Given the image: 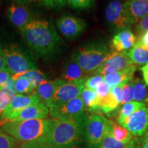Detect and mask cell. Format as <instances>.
Here are the masks:
<instances>
[{
  "instance_id": "1",
  "label": "cell",
  "mask_w": 148,
  "mask_h": 148,
  "mask_svg": "<svg viewBox=\"0 0 148 148\" xmlns=\"http://www.w3.org/2000/svg\"><path fill=\"white\" fill-rule=\"evenodd\" d=\"M20 29L27 45L39 56L52 53L60 41L55 27L45 20H32Z\"/></svg>"
},
{
  "instance_id": "2",
  "label": "cell",
  "mask_w": 148,
  "mask_h": 148,
  "mask_svg": "<svg viewBox=\"0 0 148 148\" xmlns=\"http://www.w3.org/2000/svg\"><path fill=\"white\" fill-rule=\"evenodd\" d=\"M84 122L49 119L48 145L50 148H77L84 136Z\"/></svg>"
},
{
  "instance_id": "3",
  "label": "cell",
  "mask_w": 148,
  "mask_h": 148,
  "mask_svg": "<svg viewBox=\"0 0 148 148\" xmlns=\"http://www.w3.org/2000/svg\"><path fill=\"white\" fill-rule=\"evenodd\" d=\"M48 127L49 119H36L5 122L1 126V130L23 143H47Z\"/></svg>"
},
{
  "instance_id": "4",
  "label": "cell",
  "mask_w": 148,
  "mask_h": 148,
  "mask_svg": "<svg viewBox=\"0 0 148 148\" xmlns=\"http://www.w3.org/2000/svg\"><path fill=\"white\" fill-rule=\"evenodd\" d=\"M109 50L102 43H92L79 48L74 53L73 60L90 74L96 73L108 57Z\"/></svg>"
},
{
  "instance_id": "5",
  "label": "cell",
  "mask_w": 148,
  "mask_h": 148,
  "mask_svg": "<svg viewBox=\"0 0 148 148\" xmlns=\"http://www.w3.org/2000/svg\"><path fill=\"white\" fill-rule=\"evenodd\" d=\"M1 50L7 69L12 75L36 69L34 63L16 45L1 46Z\"/></svg>"
},
{
  "instance_id": "6",
  "label": "cell",
  "mask_w": 148,
  "mask_h": 148,
  "mask_svg": "<svg viewBox=\"0 0 148 148\" xmlns=\"http://www.w3.org/2000/svg\"><path fill=\"white\" fill-rule=\"evenodd\" d=\"M49 110L52 118L61 121L83 123L88 116L85 113L86 108L80 96L60 106L49 108Z\"/></svg>"
},
{
  "instance_id": "7",
  "label": "cell",
  "mask_w": 148,
  "mask_h": 148,
  "mask_svg": "<svg viewBox=\"0 0 148 148\" xmlns=\"http://www.w3.org/2000/svg\"><path fill=\"white\" fill-rule=\"evenodd\" d=\"M109 122L101 114L87 116L84 125V135L88 148H99Z\"/></svg>"
},
{
  "instance_id": "8",
  "label": "cell",
  "mask_w": 148,
  "mask_h": 148,
  "mask_svg": "<svg viewBox=\"0 0 148 148\" xmlns=\"http://www.w3.org/2000/svg\"><path fill=\"white\" fill-rule=\"evenodd\" d=\"M85 81L68 82L58 79V87L48 108L60 106L80 96L84 88Z\"/></svg>"
},
{
  "instance_id": "9",
  "label": "cell",
  "mask_w": 148,
  "mask_h": 148,
  "mask_svg": "<svg viewBox=\"0 0 148 148\" xmlns=\"http://www.w3.org/2000/svg\"><path fill=\"white\" fill-rule=\"evenodd\" d=\"M117 123L127 128L134 136H141L148 128V106L145 105Z\"/></svg>"
},
{
  "instance_id": "10",
  "label": "cell",
  "mask_w": 148,
  "mask_h": 148,
  "mask_svg": "<svg viewBox=\"0 0 148 148\" xmlns=\"http://www.w3.org/2000/svg\"><path fill=\"white\" fill-rule=\"evenodd\" d=\"M105 16L109 25L114 30H123L132 25L123 3L117 0L110 1L107 5Z\"/></svg>"
},
{
  "instance_id": "11",
  "label": "cell",
  "mask_w": 148,
  "mask_h": 148,
  "mask_svg": "<svg viewBox=\"0 0 148 148\" xmlns=\"http://www.w3.org/2000/svg\"><path fill=\"white\" fill-rule=\"evenodd\" d=\"M134 65L135 64L129 57L127 52L112 51L108 53L106 60L97 69L95 73L100 74L104 76L107 74L128 69Z\"/></svg>"
},
{
  "instance_id": "12",
  "label": "cell",
  "mask_w": 148,
  "mask_h": 148,
  "mask_svg": "<svg viewBox=\"0 0 148 148\" xmlns=\"http://www.w3.org/2000/svg\"><path fill=\"white\" fill-rule=\"evenodd\" d=\"M40 102L36 95L32 93L29 95H23L16 94L13 99L10 101L4 112L0 116V125L2 126L3 123L8 121V118L18 111L22 110L27 107L37 104Z\"/></svg>"
},
{
  "instance_id": "13",
  "label": "cell",
  "mask_w": 148,
  "mask_h": 148,
  "mask_svg": "<svg viewBox=\"0 0 148 148\" xmlns=\"http://www.w3.org/2000/svg\"><path fill=\"white\" fill-rule=\"evenodd\" d=\"M60 32L68 38H74L83 32L85 23L80 18L73 16H62L57 20Z\"/></svg>"
},
{
  "instance_id": "14",
  "label": "cell",
  "mask_w": 148,
  "mask_h": 148,
  "mask_svg": "<svg viewBox=\"0 0 148 148\" xmlns=\"http://www.w3.org/2000/svg\"><path fill=\"white\" fill-rule=\"evenodd\" d=\"M49 114V110L44 103L40 102L37 104L28 106L22 110L12 114L8 118V121H25L29 119H44Z\"/></svg>"
},
{
  "instance_id": "15",
  "label": "cell",
  "mask_w": 148,
  "mask_h": 148,
  "mask_svg": "<svg viewBox=\"0 0 148 148\" xmlns=\"http://www.w3.org/2000/svg\"><path fill=\"white\" fill-rule=\"evenodd\" d=\"M123 7L132 25L148 14V0H127Z\"/></svg>"
},
{
  "instance_id": "16",
  "label": "cell",
  "mask_w": 148,
  "mask_h": 148,
  "mask_svg": "<svg viewBox=\"0 0 148 148\" xmlns=\"http://www.w3.org/2000/svg\"><path fill=\"white\" fill-rule=\"evenodd\" d=\"M8 15L11 23L20 29L32 21L28 8L20 3H12L8 9Z\"/></svg>"
},
{
  "instance_id": "17",
  "label": "cell",
  "mask_w": 148,
  "mask_h": 148,
  "mask_svg": "<svg viewBox=\"0 0 148 148\" xmlns=\"http://www.w3.org/2000/svg\"><path fill=\"white\" fill-rule=\"evenodd\" d=\"M136 37L132 31L125 29L114 35L110 42V47L115 51L123 52L131 49L136 42Z\"/></svg>"
},
{
  "instance_id": "18",
  "label": "cell",
  "mask_w": 148,
  "mask_h": 148,
  "mask_svg": "<svg viewBox=\"0 0 148 148\" xmlns=\"http://www.w3.org/2000/svg\"><path fill=\"white\" fill-rule=\"evenodd\" d=\"M58 85V79L46 81L35 88L32 93L36 95L40 101L49 108Z\"/></svg>"
},
{
  "instance_id": "19",
  "label": "cell",
  "mask_w": 148,
  "mask_h": 148,
  "mask_svg": "<svg viewBox=\"0 0 148 148\" xmlns=\"http://www.w3.org/2000/svg\"><path fill=\"white\" fill-rule=\"evenodd\" d=\"M88 74L75 60L69 62L64 68L61 77L62 80L68 82L85 81L88 78Z\"/></svg>"
},
{
  "instance_id": "20",
  "label": "cell",
  "mask_w": 148,
  "mask_h": 148,
  "mask_svg": "<svg viewBox=\"0 0 148 148\" xmlns=\"http://www.w3.org/2000/svg\"><path fill=\"white\" fill-rule=\"evenodd\" d=\"M135 71H136V66L134 65L125 70L107 74L104 75V82L111 88L119 84H124L129 81L132 80Z\"/></svg>"
},
{
  "instance_id": "21",
  "label": "cell",
  "mask_w": 148,
  "mask_h": 148,
  "mask_svg": "<svg viewBox=\"0 0 148 148\" xmlns=\"http://www.w3.org/2000/svg\"><path fill=\"white\" fill-rule=\"evenodd\" d=\"M127 54L134 64L143 65L148 62V49L136 41Z\"/></svg>"
},
{
  "instance_id": "22",
  "label": "cell",
  "mask_w": 148,
  "mask_h": 148,
  "mask_svg": "<svg viewBox=\"0 0 148 148\" xmlns=\"http://www.w3.org/2000/svg\"><path fill=\"white\" fill-rule=\"evenodd\" d=\"M80 97L86 110L90 112H95L98 110L99 99L95 90L84 87L81 92Z\"/></svg>"
},
{
  "instance_id": "23",
  "label": "cell",
  "mask_w": 148,
  "mask_h": 148,
  "mask_svg": "<svg viewBox=\"0 0 148 148\" xmlns=\"http://www.w3.org/2000/svg\"><path fill=\"white\" fill-rule=\"evenodd\" d=\"M132 141L129 143H123L116 140L112 135V125H111V121H110L107 125L103 139L99 146V148H127L130 145Z\"/></svg>"
},
{
  "instance_id": "24",
  "label": "cell",
  "mask_w": 148,
  "mask_h": 148,
  "mask_svg": "<svg viewBox=\"0 0 148 148\" xmlns=\"http://www.w3.org/2000/svg\"><path fill=\"white\" fill-rule=\"evenodd\" d=\"M112 132L114 138L116 140L123 143H129L135 138V136L125 127L118 123L111 121Z\"/></svg>"
},
{
  "instance_id": "25",
  "label": "cell",
  "mask_w": 148,
  "mask_h": 148,
  "mask_svg": "<svg viewBox=\"0 0 148 148\" xmlns=\"http://www.w3.org/2000/svg\"><path fill=\"white\" fill-rule=\"evenodd\" d=\"M26 77V78L29 79L33 83V84L34 85V86L36 88L38 86H39L40 84H41L47 81L45 74L42 73L41 71L38 69L30 70V71L23 72V73H17L15 74V75H12V76L14 80H15L16 79H17L18 77Z\"/></svg>"
},
{
  "instance_id": "26",
  "label": "cell",
  "mask_w": 148,
  "mask_h": 148,
  "mask_svg": "<svg viewBox=\"0 0 148 148\" xmlns=\"http://www.w3.org/2000/svg\"><path fill=\"white\" fill-rule=\"evenodd\" d=\"M134 84V101L147 105L148 103V89L145 82L139 78L133 80Z\"/></svg>"
},
{
  "instance_id": "27",
  "label": "cell",
  "mask_w": 148,
  "mask_h": 148,
  "mask_svg": "<svg viewBox=\"0 0 148 148\" xmlns=\"http://www.w3.org/2000/svg\"><path fill=\"white\" fill-rule=\"evenodd\" d=\"M120 103L111 92L106 97L100 98L98 103V110L105 114L110 113V112L117 108Z\"/></svg>"
},
{
  "instance_id": "28",
  "label": "cell",
  "mask_w": 148,
  "mask_h": 148,
  "mask_svg": "<svg viewBox=\"0 0 148 148\" xmlns=\"http://www.w3.org/2000/svg\"><path fill=\"white\" fill-rule=\"evenodd\" d=\"M14 84L16 94L19 95L33 92L36 88L33 83L26 77H18L14 80Z\"/></svg>"
},
{
  "instance_id": "29",
  "label": "cell",
  "mask_w": 148,
  "mask_h": 148,
  "mask_svg": "<svg viewBox=\"0 0 148 148\" xmlns=\"http://www.w3.org/2000/svg\"><path fill=\"white\" fill-rule=\"evenodd\" d=\"M144 106H145V104H144V103L134 101L124 103L120 109L119 115L117 116V120L123 119L124 118L127 117L133 112H134L135 111L138 110Z\"/></svg>"
},
{
  "instance_id": "30",
  "label": "cell",
  "mask_w": 148,
  "mask_h": 148,
  "mask_svg": "<svg viewBox=\"0 0 148 148\" xmlns=\"http://www.w3.org/2000/svg\"><path fill=\"white\" fill-rule=\"evenodd\" d=\"M134 84L133 80H130L124 84L123 86V99L121 104L131 102L134 100Z\"/></svg>"
},
{
  "instance_id": "31",
  "label": "cell",
  "mask_w": 148,
  "mask_h": 148,
  "mask_svg": "<svg viewBox=\"0 0 148 148\" xmlns=\"http://www.w3.org/2000/svg\"><path fill=\"white\" fill-rule=\"evenodd\" d=\"M104 82V76L100 74L88 77L84 82V87L95 90L99 85Z\"/></svg>"
},
{
  "instance_id": "32",
  "label": "cell",
  "mask_w": 148,
  "mask_h": 148,
  "mask_svg": "<svg viewBox=\"0 0 148 148\" xmlns=\"http://www.w3.org/2000/svg\"><path fill=\"white\" fill-rule=\"evenodd\" d=\"M16 139L0 130V148H16Z\"/></svg>"
},
{
  "instance_id": "33",
  "label": "cell",
  "mask_w": 148,
  "mask_h": 148,
  "mask_svg": "<svg viewBox=\"0 0 148 148\" xmlns=\"http://www.w3.org/2000/svg\"><path fill=\"white\" fill-rule=\"evenodd\" d=\"M94 0H67L68 5L75 9L90 8L93 3Z\"/></svg>"
},
{
  "instance_id": "34",
  "label": "cell",
  "mask_w": 148,
  "mask_h": 148,
  "mask_svg": "<svg viewBox=\"0 0 148 148\" xmlns=\"http://www.w3.org/2000/svg\"><path fill=\"white\" fill-rule=\"evenodd\" d=\"M0 90H1L5 94H6V95L10 97L11 100H12L14 96L16 95L15 84H14V80L13 78L11 77L9 79L8 82H6V84H5Z\"/></svg>"
},
{
  "instance_id": "35",
  "label": "cell",
  "mask_w": 148,
  "mask_h": 148,
  "mask_svg": "<svg viewBox=\"0 0 148 148\" xmlns=\"http://www.w3.org/2000/svg\"><path fill=\"white\" fill-rule=\"evenodd\" d=\"M148 31V14L143 16L139 21L138 22L136 27V32L137 33L138 36H140L144 32Z\"/></svg>"
},
{
  "instance_id": "36",
  "label": "cell",
  "mask_w": 148,
  "mask_h": 148,
  "mask_svg": "<svg viewBox=\"0 0 148 148\" xmlns=\"http://www.w3.org/2000/svg\"><path fill=\"white\" fill-rule=\"evenodd\" d=\"M95 90L96 93H97L98 97L100 99V98L106 97V96H107L109 93H110L111 90V87L104 82L101 85H99Z\"/></svg>"
},
{
  "instance_id": "37",
  "label": "cell",
  "mask_w": 148,
  "mask_h": 148,
  "mask_svg": "<svg viewBox=\"0 0 148 148\" xmlns=\"http://www.w3.org/2000/svg\"><path fill=\"white\" fill-rule=\"evenodd\" d=\"M11 99L6 94H5L2 90H0V116L4 112L8 103H10Z\"/></svg>"
},
{
  "instance_id": "38",
  "label": "cell",
  "mask_w": 148,
  "mask_h": 148,
  "mask_svg": "<svg viewBox=\"0 0 148 148\" xmlns=\"http://www.w3.org/2000/svg\"><path fill=\"white\" fill-rule=\"evenodd\" d=\"M124 84H125V83H124ZM124 84H121L118 85V86L112 87L110 90L111 93L117 99L120 104L121 103L122 99H123V86Z\"/></svg>"
},
{
  "instance_id": "39",
  "label": "cell",
  "mask_w": 148,
  "mask_h": 148,
  "mask_svg": "<svg viewBox=\"0 0 148 148\" xmlns=\"http://www.w3.org/2000/svg\"><path fill=\"white\" fill-rule=\"evenodd\" d=\"M67 0H46V5L50 8H61L65 5Z\"/></svg>"
},
{
  "instance_id": "40",
  "label": "cell",
  "mask_w": 148,
  "mask_h": 148,
  "mask_svg": "<svg viewBox=\"0 0 148 148\" xmlns=\"http://www.w3.org/2000/svg\"><path fill=\"white\" fill-rule=\"evenodd\" d=\"M18 148H50L46 143H39V142H34V143H23Z\"/></svg>"
},
{
  "instance_id": "41",
  "label": "cell",
  "mask_w": 148,
  "mask_h": 148,
  "mask_svg": "<svg viewBox=\"0 0 148 148\" xmlns=\"http://www.w3.org/2000/svg\"><path fill=\"white\" fill-rule=\"evenodd\" d=\"M12 76V73L8 71H0V89L6 84V82Z\"/></svg>"
},
{
  "instance_id": "42",
  "label": "cell",
  "mask_w": 148,
  "mask_h": 148,
  "mask_svg": "<svg viewBox=\"0 0 148 148\" xmlns=\"http://www.w3.org/2000/svg\"><path fill=\"white\" fill-rule=\"evenodd\" d=\"M136 42H138V43L143 45V47L148 49V31L144 32L143 34H142L140 36H138V40H136Z\"/></svg>"
},
{
  "instance_id": "43",
  "label": "cell",
  "mask_w": 148,
  "mask_h": 148,
  "mask_svg": "<svg viewBox=\"0 0 148 148\" xmlns=\"http://www.w3.org/2000/svg\"><path fill=\"white\" fill-rule=\"evenodd\" d=\"M8 71V70L7 69L4 57H3L2 50H1V46L0 45V71Z\"/></svg>"
},
{
  "instance_id": "44",
  "label": "cell",
  "mask_w": 148,
  "mask_h": 148,
  "mask_svg": "<svg viewBox=\"0 0 148 148\" xmlns=\"http://www.w3.org/2000/svg\"><path fill=\"white\" fill-rule=\"evenodd\" d=\"M127 148H142L141 144L140 143V140L138 138L135 136V138L133 139L132 143H130Z\"/></svg>"
},
{
  "instance_id": "45",
  "label": "cell",
  "mask_w": 148,
  "mask_h": 148,
  "mask_svg": "<svg viewBox=\"0 0 148 148\" xmlns=\"http://www.w3.org/2000/svg\"><path fill=\"white\" fill-rule=\"evenodd\" d=\"M142 72H143V76L144 81H145V84L148 86V66H143L140 68Z\"/></svg>"
},
{
  "instance_id": "46",
  "label": "cell",
  "mask_w": 148,
  "mask_h": 148,
  "mask_svg": "<svg viewBox=\"0 0 148 148\" xmlns=\"http://www.w3.org/2000/svg\"><path fill=\"white\" fill-rule=\"evenodd\" d=\"M140 141H141L140 144H141L142 148H148V132L143 134V138Z\"/></svg>"
},
{
  "instance_id": "47",
  "label": "cell",
  "mask_w": 148,
  "mask_h": 148,
  "mask_svg": "<svg viewBox=\"0 0 148 148\" xmlns=\"http://www.w3.org/2000/svg\"><path fill=\"white\" fill-rule=\"evenodd\" d=\"M21 2H26V3H38L44 4L46 5V0H20Z\"/></svg>"
},
{
  "instance_id": "48",
  "label": "cell",
  "mask_w": 148,
  "mask_h": 148,
  "mask_svg": "<svg viewBox=\"0 0 148 148\" xmlns=\"http://www.w3.org/2000/svg\"><path fill=\"white\" fill-rule=\"evenodd\" d=\"M15 1H17V2H19V1H20V0H15Z\"/></svg>"
},
{
  "instance_id": "49",
  "label": "cell",
  "mask_w": 148,
  "mask_h": 148,
  "mask_svg": "<svg viewBox=\"0 0 148 148\" xmlns=\"http://www.w3.org/2000/svg\"><path fill=\"white\" fill-rule=\"evenodd\" d=\"M145 65H146V66H148V62H147V64H145Z\"/></svg>"
}]
</instances>
